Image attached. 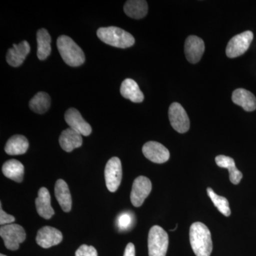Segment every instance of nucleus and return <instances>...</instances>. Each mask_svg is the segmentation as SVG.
Instances as JSON below:
<instances>
[{"instance_id": "obj_1", "label": "nucleus", "mask_w": 256, "mask_h": 256, "mask_svg": "<svg viewBox=\"0 0 256 256\" xmlns=\"http://www.w3.org/2000/svg\"><path fill=\"white\" fill-rule=\"evenodd\" d=\"M190 244L196 256H210L213 250L210 229L201 222L192 224L190 230Z\"/></svg>"}, {"instance_id": "obj_2", "label": "nucleus", "mask_w": 256, "mask_h": 256, "mask_svg": "<svg viewBox=\"0 0 256 256\" xmlns=\"http://www.w3.org/2000/svg\"><path fill=\"white\" fill-rule=\"evenodd\" d=\"M56 44L64 62L70 66H80L85 62L84 52L70 37L66 35L60 36Z\"/></svg>"}, {"instance_id": "obj_3", "label": "nucleus", "mask_w": 256, "mask_h": 256, "mask_svg": "<svg viewBox=\"0 0 256 256\" xmlns=\"http://www.w3.org/2000/svg\"><path fill=\"white\" fill-rule=\"evenodd\" d=\"M97 36L106 44L117 48H129L132 46L136 42L132 34L116 26L98 28Z\"/></svg>"}, {"instance_id": "obj_4", "label": "nucleus", "mask_w": 256, "mask_h": 256, "mask_svg": "<svg viewBox=\"0 0 256 256\" xmlns=\"http://www.w3.org/2000/svg\"><path fill=\"white\" fill-rule=\"evenodd\" d=\"M169 246V236L160 226H154L148 235L149 256H166Z\"/></svg>"}, {"instance_id": "obj_5", "label": "nucleus", "mask_w": 256, "mask_h": 256, "mask_svg": "<svg viewBox=\"0 0 256 256\" xmlns=\"http://www.w3.org/2000/svg\"><path fill=\"white\" fill-rule=\"evenodd\" d=\"M0 236L4 242L6 248L11 250H18L20 244L26 239V232L22 226L11 224L2 226Z\"/></svg>"}, {"instance_id": "obj_6", "label": "nucleus", "mask_w": 256, "mask_h": 256, "mask_svg": "<svg viewBox=\"0 0 256 256\" xmlns=\"http://www.w3.org/2000/svg\"><path fill=\"white\" fill-rule=\"evenodd\" d=\"M254 40V34L250 31H246L234 36L230 41L226 50V54L229 58H236L240 56L248 50Z\"/></svg>"}, {"instance_id": "obj_7", "label": "nucleus", "mask_w": 256, "mask_h": 256, "mask_svg": "<svg viewBox=\"0 0 256 256\" xmlns=\"http://www.w3.org/2000/svg\"><path fill=\"white\" fill-rule=\"evenodd\" d=\"M122 178V164L118 158L114 156L108 160L105 168V178L108 190L117 191Z\"/></svg>"}, {"instance_id": "obj_8", "label": "nucleus", "mask_w": 256, "mask_h": 256, "mask_svg": "<svg viewBox=\"0 0 256 256\" xmlns=\"http://www.w3.org/2000/svg\"><path fill=\"white\" fill-rule=\"evenodd\" d=\"M169 119L172 127L176 132L185 133L190 128V121L184 108L178 102H173L170 106Z\"/></svg>"}, {"instance_id": "obj_9", "label": "nucleus", "mask_w": 256, "mask_h": 256, "mask_svg": "<svg viewBox=\"0 0 256 256\" xmlns=\"http://www.w3.org/2000/svg\"><path fill=\"white\" fill-rule=\"evenodd\" d=\"M151 191L152 183L149 178L144 176H140L136 178L133 182L130 194V201L133 206H142Z\"/></svg>"}, {"instance_id": "obj_10", "label": "nucleus", "mask_w": 256, "mask_h": 256, "mask_svg": "<svg viewBox=\"0 0 256 256\" xmlns=\"http://www.w3.org/2000/svg\"><path fill=\"white\" fill-rule=\"evenodd\" d=\"M142 153L144 156L151 162L158 164H162L170 160V151L161 143L150 141L142 146Z\"/></svg>"}, {"instance_id": "obj_11", "label": "nucleus", "mask_w": 256, "mask_h": 256, "mask_svg": "<svg viewBox=\"0 0 256 256\" xmlns=\"http://www.w3.org/2000/svg\"><path fill=\"white\" fill-rule=\"evenodd\" d=\"M64 119L70 128L82 136H88L92 132V126L84 119L80 112L76 109L72 108L67 110Z\"/></svg>"}, {"instance_id": "obj_12", "label": "nucleus", "mask_w": 256, "mask_h": 256, "mask_svg": "<svg viewBox=\"0 0 256 256\" xmlns=\"http://www.w3.org/2000/svg\"><path fill=\"white\" fill-rule=\"evenodd\" d=\"M205 50L204 42L196 36L188 37L184 44L186 58L191 64H196L201 60Z\"/></svg>"}, {"instance_id": "obj_13", "label": "nucleus", "mask_w": 256, "mask_h": 256, "mask_svg": "<svg viewBox=\"0 0 256 256\" xmlns=\"http://www.w3.org/2000/svg\"><path fill=\"white\" fill-rule=\"evenodd\" d=\"M63 240V235L58 229L50 226H44L37 233V244L44 248H48L58 245Z\"/></svg>"}, {"instance_id": "obj_14", "label": "nucleus", "mask_w": 256, "mask_h": 256, "mask_svg": "<svg viewBox=\"0 0 256 256\" xmlns=\"http://www.w3.org/2000/svg\"><path fill=\"white\" fill-rule=\"evenodd\" d=\"M30 46L26 41L20 42L18 44H13L6 54V62L11 66L18 67L23 64L30 52Z\"/></svg>"}, {"instance_id": "obj_15", "label": "nucleus", "mask_w": 256, "mask_h": 256, "mask_svg": "<svg viewBox=\"0 0 256 256\" xmlns=\"http://www.w3.org/2000/svg\"><path fill=\"white\" fill-rule=\"evenodd\" d=\"M37 213L45 220H50L54 215V210L50 205V196L46 188H42L38 190L36 200Z\"/></svg>"}, {"instance_id": "obj_16", "label": "nucleus", "mask_w": 256, "mask_h": 256, "mask_svg": "<svg viewBox=\"0 0 256 256\" xmlns=\"http://www.w3.org/2000/svg\"><path fill=\"white\" fill-rule=\"evenodd\" d=\"M60 144L64 151L70 152L76 148L82 146V136L72 128H68L60 134Z\"/></svg>"}, {"instance_id": "obj_17", "label": "nucleus", "mask_w": 256, "mask_h": 256, "mask_svg": "<svg viewBox=\"0 0 256 256\" xmlns=\"http://www.w3.org/2000/svg\"><path fill=\"white\" fill-rule=\"evenodd\" d=\"M232 100L247 112H252L256 109V96L246 89L238 88L234 90L232 94Z\"/></svg>"}, {"instance_id": "obj_18", "label": "nucleus", "mask_w": 256, "mask_h": 256, "mask_svg": "<svg viewBox=\"0 0 256 256\" xmlns=\"http://www.w3.org/2000/svg\"><path fill=\"white\" fill-rule=\"evenodd\" d=\"M120 94L124 98L133 102H142L144 100V94L141 92L137 82L131 78H126L120 86Z\"/></svg>"}, {"instance_id": "obj_19", "label": "nucleus", "mask_w": 256, "mask_h": 256, "mask_svg": "<svg viewBox=\"0 0 256 256\" xmlns=\"http://www.w3.org/2000/svg\"><path fill=\"white\" fill-rule=\"evenodd\" d=\"M55 195L64 212L72 210V198L68 184L63 180H58L55 184Z\"/></svg>"}, {"instance_id": "obj_20", "label": "nucleus", "mask_w": 256, "mask_h": 256, "mask_svg": "<svg viewBox=\"0 0 256 256\" xmlns=\"http://www.w3.org/2000/svg\"><path fill=\"white\" fill-rule=\"evenodd\" d=\"M28 146V140L24 136L16 134L8 140L4 150L10 156H20L26 152Z\"/></svg>"}, {"instance_id": "obj_21", "label": "nucleus", "mask_w": 256, "mask_h": 256, "mask_svg": "<svg viewBox=\"0 0 256 256\" xmlns=\"http://www.w3.org/2000/svg\"><path fill=\"white\" fill-rule=\"evenodd\" d=\"M215 161L220 168L228 169L230 182L234 184H238L240 183L242 178V174L236 166L233 158L225 156H218L216 158Z\"/></svg>"}, {"instance_id": "obj_22", "label": "nucleus", "mask_w": 256, "mask_h": 256, "mask_svg": "<svg viewBox=\"0 0 256 256\" xmlns=\"http://www.w3.org/2000/svg\"><path fill=\"white\" fill-rule=\"evenodd\" d=\"M37 56L38 60H46L52 52V38L50 33L45 28H40L36 33Z\"/></svg>"}, {"instance_id": "obj_23", "label": "nucleus", "mask_w": 256, "mask_h": 256, "mask_svg": "<svg viewBox=\"0 0 256 256\" xmlns=\"http://www.w3.org/2000/svg\"><path fill=\"white\" fill-rule=\"evenodd\" d=\"M2 172L6 178L20 183L23 181L24 166L16 160H10L3 164Z\"/></svg>"}, {"instance_id": "obj_24", "label": "nucleus", "mask_w": 256, "mask_h": 256, "mask_svg": "<svg viewBox=\"0 0 256 256\" xmlns=\"http://www.w3.org/2000/svg\"><path fill=\"white\" fill-rule=\"evenodd\" d=\"M124 12L130 18L140 20L148 14V5L143 0H130L124 5Z\"/></svg>"}, {"instance_id": "obj_25", "label": "nucleus", "mask_w": 256, "mask_h": 256, "mask_svg": "<svg viewBox=\"0 0 256 256\" xmlns=\"http://www.w3.org/2000/svg\"><path fill=\"white\" fill-rule=\"evenodd\" d=\"M50 106V96L45 92H38L30 101V108L38 114L46 112Z\"/></svg>"}, {"instance_id": "obj_26", "label": "nucleus", "mask_w": 256, "mask_h": 256, "mask_svg": "<svg viewBox=\"0 0 256 256\" xmlns=\"http://www.w3.org/2000/svg\"><path fill=\"white\" fill-rule=\"evenodd\" d=\"M207 194L210 197V200L213 202L214 206L216 207L217 210H220L222 214L225 216H229L230 215V210L229 207L228 200L225 197L218 196L215 193L214 191L212 188H207Z\"/></svg>"}, {"instance_id": "obj_27", "label": "nucleus", "mask_w": 256, "mask_h": 256, "mask_svg": "<svg viewBox=\"0 0 256 256\" xmlns=\"http://www.w3.org/2000/svg\"><path fill=\"white\" fill-rule=\"evenodd\" d=\"M76 256H98L96 249L92 246L82 245L76 252Z\"/></svg>"}, {"instance_id": "obj_28", "label": "nucleus", "mask_w": 256, "mask_h": 256, "mask_svg": "<svg viewBox=\"0 0 256 256\" xmlns=\"http://www.w3.org/2000/svg\"><path fill=\"white\" fill-rule=\"evenodd\" d=\"M132 216L129 214H122L118 218V226L120 230H127L132 224Z\"/></svg>"}, {"instance_id": "obj_29", "label": "nucleus", "mask_w": 256, "mask_h": 256, "mask_svg": "<svg viewBox=\"0 0 256 256\" xmlns=\"http://www.w3.org/2000/svg\"><path fill=\"white\" fill-rule=\"evenodd\" d=\"M14 216L8 214L4 210H3L1 204V210H0V224H1V226L12 224L13 222H14Z\"/></svg>"}, {"instance_id": "obj_30", "label": "nucleus", "mask_w": 256, "mask_h": 256, "mask_svg": "<svg viewBox=\"0 0 256 256\" xmlns=\"http://www.w3.org/2000/svg\"><path fill=\"white\" fill-rule=\"evenodd\" d=\"M124 256H136V248L134 244L129 242L124 250Z\"/></svg>"}, {"instance_id": "obj_31", "label": "nucleus", "mask_w": 256, "mask_h": 256, "mask_svg": "<svg viewBox=\"0 0 256 256\" xmlns=\"http://www.w3.org/2000/svg\"><path fill=\"white\" fill-rule=\"evenodd\" d=\"M0 256H6L3 255V254H1V255H0Z\"/></svg>"}]
</instances>
